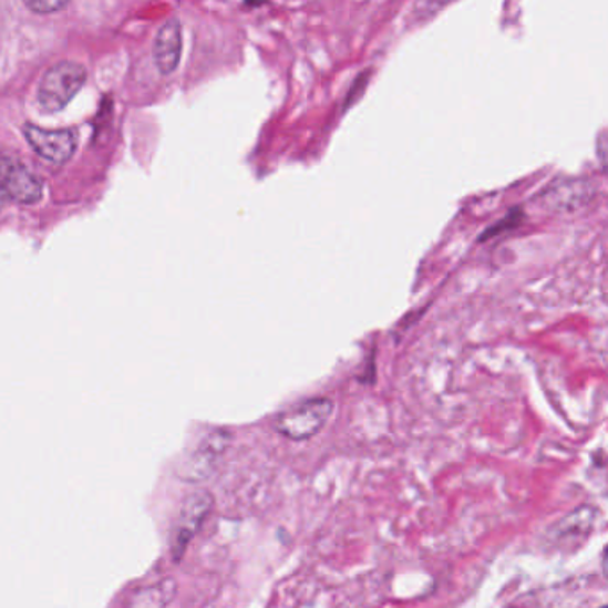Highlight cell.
Listing matches in <instances>:
<instances>
[{
  "label": "cell",
  "instance_id": "1",
  "mask_svg": "<svg viewBox=\"0 0 608 608\" xmlns=\"http://www.w3.org/2000/svg\"><path fill=\"white\" fill-rule=\"evenodd\" d=\"M86 83V70L74 61H61L47 70L38 87V102L49 113L63 110Z\"/></svg>",
  "mask_w": 608,
  "mask_h": 608
},
{
  "label": "cell",
  "instance_id": "2",
  "mask_svg": "<svg viewBox=\"0 0 608 608\" xmlns=\"http://www.w3.org/2000/svg\"><path fill=\"white\" fill-rule=\"evenodd\" d=\"M334 403L329 399H311L297 403L275 420V431L291 441H307L315 437L332 416Z\"/></svg>",
  "mask_w": 608,
  "mask_h": 608
},
{
  "label": "cell",
  "instance_id": "3",
  "mask_svg": "<svg viewBox=\"0 0 608 608\" xmlns=\"http://www.w3.org/2000/svg\"><path fill=\"white\" fill-rule=\"evenodd\" d=\"M215 505L213 494L207 491H197L184 499L178 511L177 523L172 532V558L178 563L186 554L193 537L198 534Z\"/></svg>",
  "mask_w": 608,
  "mask_h": 608
},
{
  "label": "cell",
  "instance_id": "4",
  "mask_svg": "<svg viewBox=\"0 0 608 608\" xmlns=\"http://www.w3.org/2000/svg\"><path fill=\"white\" fill-rule=\"evenodd\" d=\"M0 192L19 204H37L43 195V183L14 154L0 151Z\"/></svg>",
  "mask_w": 608,
  "mask_h": 608
},
{
  "label": "cell",
  "instance_id": "5",
  "mask_svg": "<svg viewBox=\"0 0 608 608\" xmlns=\"http://www.w3.org/2000/svg\"><path fill=\"white\" fill-rule=\"evenodd\" d=\"M23 136L28 140L32 151L52 165H63L74 156L75 148H78V136L70 128L51 131V128L28 124L23 127Z\"/></svg>",
  "mask_w": 608,
  "mask_h": 608
},
{
  "label": "cell",
  "instance_id": "6",
  "mask_svg": "<svg viewBox=\"0 0 608 608\" xmlns=\"http://www.w3.org/2000/svg\"><path fill=\"white\" fill-rule=\"evenodd\" d=\"M227 444H229V434L215 432L207 435L206 440L198 444L197 452L193 453L186 462L183 472L184 481H206L207 476L215 472L216 462L221 457Z\"/></svg>",
  "mask_w": 608,
  "mask_h": 608
},
{
  "label": "cell",
  "instance_id": "7",
  "mask_svg": "<svg viewBox=\"0 0 608 608\" xmlns=\"http://www.w3.org/2000/svg\"><path fill=\"white\" fill-rule=\"evenodd\" d=\"M596 514L598 511L590 507L577 508L575 513L560 519V523L549 530V540L555 546L567 548V546L581 545L589 537L590 532L596 525Z\"/></svg>",
  "mask_w": 608,
  "mask_h": 608
},
{
  "label": "cell",
  "instance_id": "8",
  "mask_svg": "<svg viewBox=\"0 0 608 608\" xmlns=\"http://www.w3.org/2000/svg\"><path fill=\"white\" fill-rule=\"evenodd\" d=\"M183 54V28L177 19L166 20L154 40V61L161 74L175 72Z\"/></svg>",
  "mask_w": 608,
  "mask_h": 608
},
{
  "label": "cell",
  "instance_id": "9",
  "mask_svg": "<svg viewBox=\"0 0 608 608\" xmlns=\"http://www.w3.org/2000/svg\"><path fill=\"white\" fill-rule=\"evenodd\" d=\"M590 184L584 181H567L564 184H555V188H549L545 193V202L555 209H577L589 202Z\"/></svg>",
  "mask_w": 608,
  "mask_h": 608
},
{
  "label": "cell",
  "instance_id": "10",
  "mask_svg": "<svg viewBox=\"0 0 608 608\" xmlns=\"http://www.w3.org/2000/svg\"><path fill=\"white\" fill-rule=\"evenodd\" d=\"M174 580L157 581L152 586L142 587L128 599L127 608H166L175 596Z\"/></svg>",
  "mask_w": 608,
  "mask_h": 608
},
{
  "label": "cell",
  "instance_id": "11",
  "mask_svg": "<svg viewBox=\"0 0 608 608\" xmlns=\"http://www.w3.org/2000/svg\"><path fill=\"white\" fill-rule=\"evenodd\" d=\"M523 215L522 210L514 209L508 213L507 216H505L504 220L498 221V224L493 225V227H490V230L482 236L481 241H485V239L494 238V236H499V234L507 233V230H513L514 227H517L519 225V221H522Z\"/></svg>",
  "mask_w": 608,
  "mask_h": 608
},
{
  "label": "cell",
  "instance_id": "12",
  "mask_svg": "<svg viewBox=\"0 0 608 608\" xmlns=\"http://www.w3.org/2000/svg\"><path fill=\"white\" fill-rule=\"evenodd\" d=\"M25 6L34 13L47 14L69 8V2L66 0H32V2H25Z\"/></svg>",
  "mask_w": 608,
  "mask_h": 608
},
{
  "label": "cell",
  "instance_id": "13",
  "mask_svg": "<svg viewBox=\"0 0 608 608\" xmlns=\"http://www.w3.org/2000/svg\"><path fill=\"white\" fill-rule=\"evenodd\" d=\"M2 200H4V195H2V192H0V207H2Z\"/></svg>",
  "mask_w": 608,
  "mask_h": 608
},
{
  "label": "cell",
  "instance_id": "14",
  "mask_svg": "<svg viewBox=\"0 0 608 608\" xmlns=\"http://www.w3.org/2000/svg\"><path fill=\"white\" fill-rule=\"evenodd\" d=\"M601 608H605V607H601Z\"/></svg>",
  "mask_w": 608,
  "mask_h": 608
}]
</instances>
